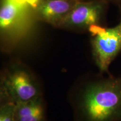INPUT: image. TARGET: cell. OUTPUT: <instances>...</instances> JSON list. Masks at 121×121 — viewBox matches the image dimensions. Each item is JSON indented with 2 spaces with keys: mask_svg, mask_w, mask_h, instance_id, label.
I'll use <instances>...</instances> for the list:
<instances>
[{
  "mask_svg": "<svg viewBox=\"0 0 121 121\" xmlns=\"http://www.w3.org/2000/svg\"><path fill=\"white\" fill-rule=\"evenodd\" d=\"M15 121H45L44 109L40 96L15 104Z\"/></svg>",
  "mask_w": 121,
  "mask_h": 121,
  "instance_id": "7",
  "label": "cell"
},
{
  "mask_svg": "<svg viewBox=\"0 0 121 121\" xmlns=\"http://www.w3.org/2000/svg\"><path fill=\"white\" fill-rule=\"evenodd\" d=\"M79 121H121V78L89 85L78 107Z\"/></svg>",
  "mask_w": 121,
  "mask_h": 121,
  "instance_id": "1",
  "label": "cell"
},
{
  "mask_svg": "<svg viewBox=\"0 0 121 121\" xmlns=\"http://www.w3.org/2000/svg\"><path fill=\"white\" fill-rule=\"evenodd\" d=\"M104 1H106L109 4H112L118 6L119 7L121 6V0H104Z\"/></svg>",
  "mask_w": 121,
  "mask_h": 121,
  "instance_id": "9",
  "label": "cell"
},
{
  "mask_svg": "<svg viewBox=\"0 0 121 121\" xmlns=\"http://www.w3.org/2000/svg\"><path fill=\"white\" fill-rule=\"evenodd\" d=\"M77 1H90V0H76Z\"/></svg>",
  "mask_w": 121,
  "mask_h": 121,
  "instance_id": "10",
  "label": "cell"
},
{
  "mask_svg": "<svg viewBox=\"0 0 121 121\" xmlns=\"http://www.w3.org/2000/svg\"><path fill=\"white\" fill-rule=\"evenodd\" d=\"M121 19L116 26L106 28L102 25L90 28L91 45L93 58L99 70L108 72L113 60L121 51Z\"/></svg>",
  "mask_w": 121,
  "mask_h": 121,
  "instance_id": "2",
  "label": "cell"
},
{
  "mask_svg": "<svg viewBox=\"0 0 121 121\" xmlns=\"http://www.w3.org/2000/svg\"><path fill=\"white\" fill-rule=\"evenodd\" d=\"M23 18V9L17 0H2L0 10L1 35L10 34L17 29Z\"/></svg>",
  "mask_w": 121,
  "mask_h": 121,
  "instance_id": "6",
  "label": "cell"
},
{
  "mask_svg": "<svg viewBox=\"0 0 121 121\" xmlns=\"http://www.w3.org/2000/svg\"><path fill=\"white\" fill-rule=\"evenodd\" d=\"M78 1L76 0H42L35 1L33 14L37 20L58 28Z\"/></svg>",
  "mask_w": 121,
  "mask_h": 121,
  "instance_id": "5",
  "label": "cell"
},
{
  "mask_svg": "<svg viewBox=\"0 0 121 121\" xmlns=\"http://www.w3.org/2000/svg\"><path fill=\"white\" fill-rule=\"evenodd\" d=\"M15 104L11 102H6L1 106L0 121H15Z\"/></svg>",
  "mask_w": 121,
  "mask_h": 121,
  "instance_id": "8",
  "label": "cell"
},
{
  "mask_svg": "<svg viewBox=\"0 0 121 121\" xmlns=\"http://www.w3.org/2000/svg\"><path fill=\"white\" fill-rule=\"evenodd\" d=\"M109 4L104 0L78 1L58 28L83 32L94 26H103Z\"/></svg>",
  "mask_w": 121,
  "mask_h": 121,
  "instance_id": "3",
  "label": "cell"
},
{
  "mask_svg": "<svg viewBox=\"0 0 121 121\" xmlns=\"http://www.w3.org/2000/svg\"><path fill=\"white\" fill-rule=\"evenodd\" d=\"M42 1V0H35V1Z\"/></svg>",
  "mask_w": 121,
  "mask_h": 121,
  "instance_id": "11",
  "label": "cell"
},
{
  "mask_svg": "<svg viewBox=\"0 0 121 121\" xmlns=\"http://www.w3.org/2000/svg\"><path fill=\"white\" fill-rule=\"evenodd\" d=\"M38 86L28 71L14 67L6 72L1 82V93L6 102L16 104L40 96Z\"/></svg>",
  "mask_w": 121,
  "mask_h": 121,
  "instance_id": "4",
  "label": "cell"
}]
</instances>
